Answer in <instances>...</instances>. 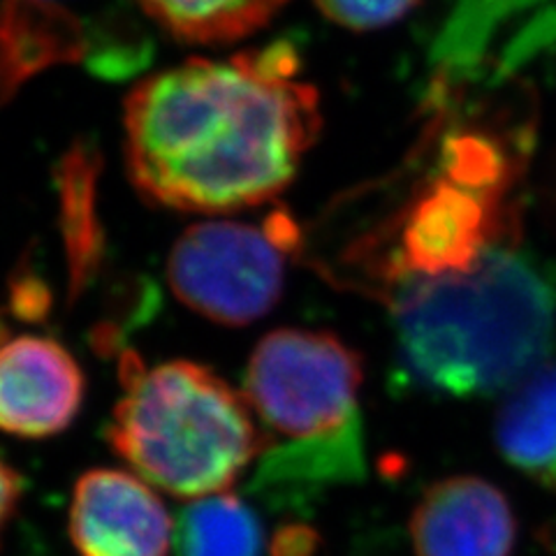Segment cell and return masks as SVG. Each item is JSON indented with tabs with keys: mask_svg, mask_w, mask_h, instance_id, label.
Here are the masks:
<instances>
[{
	"mask_svg": "<svg viewBox=\"0 0 556 556\" xmlns=\"http://www.w3.org/2000/svg\"><path fill=\"white\" fill-rule=\"evenodd\" d=\"M86 380L67 348L42 334L0 337V429L22 439L56 437L81 410Z\"/></svg>",
	"mask_w": 556,
	"mask_h": 556,
	"instance_id": "cell-7",
	"label": "cell"
},
{
	"mask_svg": "<svg viewBox=\"0 0 556 556\" xmlns=\"http://www.w3.org/2000/svg\"><path fill=\"white\" fill-rule=\"evenodd\" d=\"M364 362L332 332L286 327L255 345L243 396L265 431L251 494L298 508L367 476L359 390Z\"/></svg>",
	"mask_w": 556,
	"mask_h": 556,
	"instance_id": "cell-3",
	"label": "cell"
},
{
	"mask_svg": "<svg viewBox=\"0 0 556 556\" xmlns=\"http://www.w3.org/2000/svg\"><path fill=\"white\" fill-rule=\"evenodd\" d=\"M118 380L110 445L161 492L190 501L228 492L267 447L247 396L204 364L147 367L126 351Z\"/></svg>",
	"mask_w": 556,
	"mask_h": 556,
	"instance_id": "cell-4",
	"label": "cell"
},
{
	"mask_svg": "<svg viewBox=\"0 0 556 556\" xmlns=\"http://www.w3.org/2000/svg\"><path fill=\"white\" fill-rule=\"evenodd\" d=\"M288 0H139L174 38L198 45L232 42L269 24Z\"/></svg>",
	"mask_w": 556,
	"mask_h": 556,
	"instance_id": "cell-12",
	"label": "cell"
},
{
	"mask_svg": "<svg viewBox=\"0 0 556 556\" xmlns=\"http://www.w3.org/2000/svg\"><path fill=\"white\" fill-rule=\"evenodd\" d=\"M503 174H506L503 153L486 137L464 132L447 139L443 153L445 179L480 190L486 195H496Z\"/></svg>",
	"mask_w": 556,
	"mask_h": 556,
	"instance_id": "cell-13",
	"label": "cell"
},
{
	"mask_svg": "<svg viewBox=\"0 0 556 556\" xmlns=\"http://www.w3.org/2000/svg\"><path fill=\"white\" fill-rule=\"evenodd\" d=\"M298 65L292 45L274 42L139 81L124 114L137 193L188 214H228L281 195L323 126L320 96L294 79Z\"/></svg>",
	"mask_w": 556,
	"mask_h": 556,
	"instance_id": "cell-1",
	"label": "cell"
},
{
	"mask_svg": "<svg viewBox=\"0 0 556 556\" xmlns=\"http://www.w3.org/2000/svg\"><path fill=\"white\" fill-rule=\"evenodd\" d=\"M408 531L415 556H513L517 517L494 482L452 476L427 486Z\"/></svg>",
	"mask_w": 556,
	"mask_h": 556,
	"instance_id": "cell-9",
	"label": "cell"
},
{
	"mask_svg": "<svg viewBox=\"0 0 556 556\" xmlns=\"http://www.w3.org/2000/svg\"><path fill=\"white\" fill-rule=\"evenodd\" d=\"M420 0H316L318 10L343 28L378 30L396 24Z\"/></svg>",
	"mask_w": 556,
	"mask_h": 556,
	"instance_id": "cell-14",
	"label": "cell"
},
{
	"mask_svg": "<svg viewBox=\"0 0 556 556\" xmlns=\"http://www.w3.org/2000/svg\"><path fill=\"white\" fill-rule=\"evenodd\" d=\"M494 237V195L450 179L429 186L402 225L396 271L447 276L476 267Z\"/></svg>",
	"mask_w": 556,
	"mask_h": 556,
	"instance_id": "cell-8",
	"label": "cell"
},
{
	"mask_svg": "<svg viewBox=\"0 0 556 556\" xmlns=\"http://www.w3.org/2000/svg\"><path fill=\"white\" fill-rule=\"evenodd\" d=\"M263 519L232 492L190 503L174 529V556H267Z\"/></svg>",
	"mask_w": 556,
	"mask_h": 556,
	"instance_id": "cell-11",
	"label": "cell"
},
{
	"mask_svg": "<svg viewBox=\"0 0 556 556\" xmlns=\"http://www.w3.org/2000/svg\"><path fill=\"white\" fill-rule=\"evenodd\" d=\"M404 278L392 327L396 359L417 388L508 394L547 364L556 290L525 255L494 247L468 271Z\"/></svg>",
	"mask_w": 556,
	"mask_h": 556,
	"instance_id": "cell-2",
	"label": "cell"
},
{
	"mask_svg": "<svg viewBox=\"0 0 556 556\" xmlns=\"http://www.w3.org/2000/svg\"><path fill=\"white\" fill-rule=\"evenodd\" d=\"M298 225L274 212L263 225L198 223L174 241L167 281L190 311L228 327L251 325L278 304Z\"/></svg>",
	"mask_w": 556,
	"mask_h": 556,
	"instance_id": "cell-5",
	"label": "cell"
},
{
	"mask_svg": "<svg viewBox=\"0 0 556 556\" xmlns=\"http://www.w3.org/2000/svg\"><path fill=\"white\" fill-rule=\"evenodd\" d=\"M174 529L177 519L139 476L93 468L75 484L70 538L79 556H167Z\"/></svg>",
	"mask_w": 556,
	"mask_h": 556,
	"instance_id": "cell-6",
	"label": "cell"
},
{
	"mask_svg": "<svg viewBox=\"0 0 556 556\" xmlns=\"http://www.w3.org/2000/svg\"><path fill=\"white\" fill-rule=\"evenodd\" d=\"M22 478L14 468L0 459V533H3L10 517L14 515L22 498Z\"/></svg>",
	"mask_w": 556,
	"mask_h": 556,
	"instance_id": "cell-15",
	"label": "cell"
},
{
	"mask_svg": "<svg viewBox=\"0 0 556 556\" xmlns=\"http://www.w3.org/2000/svg\"><path fill=\"white\" fill-rule=\"evenodd\" d=\"M494 441L515 471L556 492V364L547 362L506 394Z\"/></svg>",
	"mask_w": 556,
	"mask_h": 556,
	"instance_id": "cell-10",
	"label": "cell"
}]
</instances>
